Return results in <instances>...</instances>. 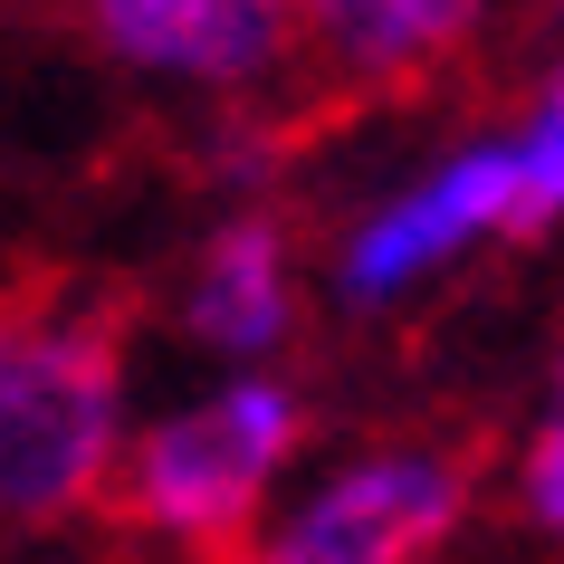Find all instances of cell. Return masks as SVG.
Masks as SVG:
<instances>
[{
	"label": "cell",
	"mask_w": 564,
	"mask_h": 564,
	"mask_svg": "<svg viewBox=\"0 0 564 564\" xmlns=\"http://www.w3.org/2000/svg\"><path fill=\"white\" fill-rule=\"evenodd\" d=\"M182 345L220 373H268L306 326V259L278 210H230L182 268Z\"/></svg>",
	"instance_id": "8992f818"
},
{
	"label": "cell",
	"mask_w": 564,
	"mask_h": 564,
	"mask_svg": "<svg viewBox=\"0 0 564 564\" xmlns=\"http://www.w3.org/2000/svg\"><path fill=\"white\" fill-rule=\"evenodd\" d=\"M498 239H535L527 230V192H517V153L507 134H459L441 144L421 173H402L392 192L335 230L326 249V288L345 316H392V306H412L421 288H441L449 268H469L478 249H498Z\"/></svg>",
	"instance_id": "3957f363"
},
{
	"label": "cell",
	"mask_w": 564,
	"mask_h": 564,
	"mask_svg": "<svg viewBox=\"0 0 564 564\" xmlns=\"http://www.w3.org/2000/svg\"><path fill=\"white\" fill-rule=\"evenodd\" d=\"M478 478L441 441H373L355 459H326L316 478H288L239 564H431L469 527Z\"/></svg>",
	"instance_id": "277c9868"
},
{
	"label": "cell",
	"mask_w": 564,
	"mask_h": 564,
	"mask_svg": "<svg viewBox=\"0 0 564 564\" xmlns=\"http://www.w3.org/2000/svg\"><path fill=\"white\" fill-rule=\"evenodd\" d=\"M96 48L182 96H259L297 67V0H87Z\"/></svg>",
	"instance_id": "5b68a950"
},
{
	"label": "cell",
	"mask_w": 564,
	"mask_h": 564,
	"mask_svg": "<svg viewBox=\"0 0 564 564\" xmlns=\"http://www.w3.org/2000/svg\"><path fill=\"white\" fill-rule=\"evenodd\" d=\"M297 459H306V392L288 373H220L192 402L124 431L106 498L124 507L134 535L220 564L259 535Z\"/></svg>",
	"instance_id": "6da1fadb"
},
{
	"label": "cell",
	"mask_w": 564,
	"mask_h": 564,
	"mask_svg": "<svg viewBox=\"0 0 564 564\" xmlns=\"http://www.w3.org/2000/svg\"><path fill=\"white\" fill-rule=\"evenodd\" d=\"M498 0H297V58L345 87H421L441 77Z\"/></svg>",
	"instance_id": "52a82bcc"
},
{
	"label": "cell",
	"mask_w": 564,
	"mask_h": 564,
	"mask_svg": "<svg viewBox=\"0 0 564 564\" xmlns=\"http://www.w3.org/2000/svg\"><path fill=\"white\" fill-rule=\"evenodd\" d=\"M555 20H564V0H555Z\"/></svg>",
	"instance_id": "30bf717a"
},
{
	"label": "cell",
	"mask_w": 564,
	"mask_h": 564,
	"mask_svg": "<svg viewBox=\"0 0 564 564\" xmlns=\"http://www.w3.org/2000/svg\"><path fill=\"white\" fill-rule=\"evenodd\" d=\"M507 488H517V517H527L535 535H555V545H564V364H555V383H545V402H535L527 441H517Z\"/></svg>",
	"instance_id": "9c48e42d"
},
{
	"label": "cell",
	"mask_w": 564,
	"mask_h": 564,
	"mask_svg": "<svg viewBox=\"0 0 564 564\" xmlns=\"http://www.w3.org/2000/svg\"><path fill=\"white\" fill-rule=\"evenodd\" d=\"M134 431L124 345L87 297H0V527H67Z\"/></svg>",
	"instance_id": "7a4b0ae2"
},
{
	"label": "cell",
	"mask_w": 564,
	"mask_h": 564,
	"mask_svg": "<svg viewBox=\"0 0 564 564\" xmlns=\"http://www.w3.org/2000/svg\"><path fill=\"white\" fill-rule=\"evenodd\" d=\"M517 153V192H527V230H564V48L555 67L527 87L517 124H498Z\"/></svg>",
	"instance_id": "ba28073f"
}]
</instances>
